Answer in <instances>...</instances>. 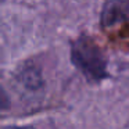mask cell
I'll return each instance as SVG.
<instances>
[{
	"label": "cell",
	"instance_id": "obj_1",
	"mask_svg": "<svg viewBox=\"0 0 129 129\" xmlns=\"http://www.w3.org/2000/svg\"><path fill=\"white\" fill-rule=\"evenodd\" d=\"M71 58L76 68L90 81H101L108 76L106 57L101 49L90 38L81 36L72 43Z\"/></svg>",
	"mask_w": 129,
	"mask_h": 129
},
{
	"label": "cell",
	"instance_id": "obj_2",
	"mask_svg": "<svg viewBox=\"0 0 129 129\" xmlns=\"http://www.w3.org/2000/svg\"><path fill=\"white\" fill-rule=\"evenodd\" d=\"M129 21V0H106L101 11V26L110 28Z\"/></svg>",
	"mask_w": 129,
	"mask_h": 129
},
{
	"label": "cell",
	"instance_id": "obj_3",
	"mask_svg": "<svg viewBox=\"0 0 129 129\" xmlns=\"http://www.w3.org/2000/svg\"><path fill=\"white\" fill-rule=\"evenodd\" d=\"M10 106V99L7 96V93L4 92L2 87H0V111H3V110H7Z\"/></svg>",
	"mask_w": 129,
	"mask_h": 129
}]
</instances>
